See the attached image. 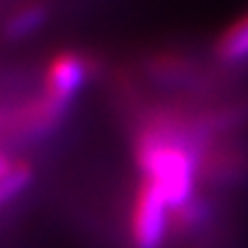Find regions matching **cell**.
Segmentation results:
<instances>
[{"mask_svg":"<svg viewBox=\"0 0 248 248\" xmlns=\"http://www.w3.org/2000/svg\"><path fill=\"white\" fill-rule=\"evenodd\" d=\"M33 181V168L24 159H13L11 168L0 174V207L22 194Z\"/></svg>","mask_w":248,"mask_h":248,"instance_id":"cell-8","label":"cell"},{"mask_svg":"<svg viewBox=\"0 0 248 248\" xmlns=\"http://www.w3.org/2000/svg\"><path fill=\"white\" fill-rule=\"evenodd\" d=\"M65 111H68L65 107H59L46 96H39V98L26 103L13 116V131L22 137H42L61 122Z\"/></svg>","mask_w":248,"mask_h":248,"instance_id":"cell-4","label":"cell"},{"mask_svg":"<svg viewBox=\"0 0 248 248\" xmlns=\"http://www.w3.org/2000/svg\"><path fill=\"white\" fill-rule=\"evenodd\" d=\"M211 216H214L211 201L196 194L187 205L172 211V229L176 233H198L201 229H205L209 224Z\"/></svg>","mask_w":248,"mask_h":248,"instance_id":"cell-6","label":"cell"},{"mask_svg":"<svg viewBox=\"0 0 248 248\" xmlns=\"http://www.w3.org/2000/svg\"><path fill=\"white\" fill-rule=\"evenodd\" d=\"M94 63L90 57L77 50H61L48 61L44 72V96L59 107H70L74 96L83 90Z\"/></svg>","mask_w":248,"mask_h":248,"instance_id":"cell-3","label":"cell"},{"mask_svg":"<svg viewBox=\"0 0 248 248\" xmlns=\"http://www.w3.org/2000/svg\"><path fill=\"white\" fill-rule=\"evenodd\" d=\"M214 57L222 65L248 61V11L233 20L214 42Z\"/></svg>","mask_w":248,"mask_h":248,"instance_id":"cell-5","label":"cell"},{"mask_svg":"<svg viewBox=\"0 0 248 248\" xmlns=\"http://www.w3.org/2000/svg\"><path fill=\"white\" fill-rule=\"evenodd\" d=\"M44 22H46V7L39 2H31L20 7L16 13H11L4 31L11 39H20L35 33L39 26H44Z\"/></svg>","mask_w":248,"mask_h":248,"instance_id":"cell-7","label":"cell"},{"mask_svg":"<svg viewBox=\"0 0 248 248\" xmlns=\"http://www.w3.org/2000/svg\"><path fill=\"white\" fill-rule=\"evenodd\" d=\"M131 248H163L172 229V209L163 192L141 176L131 207Z\"/></svg>","mask_w":248,"mask_h":248,"instance_id":"cell-2","label":"cell"},{"mask_svg":"<svg viewBox=\"0 0 248 248\" xmlns=\"http://www.w3.org/2000/svg\"><path fill=\"white\" fill-rule=\"evenodd\" d=\"M135 163L144 179L163 192L172 211L181 209L196 196L201 155L179 140L166 137L141 124L133 140Z\"/></svg>","mask_w":248,"mask_h":248,"instance_id":"cell-1","label":"cell"}]
</instances>
